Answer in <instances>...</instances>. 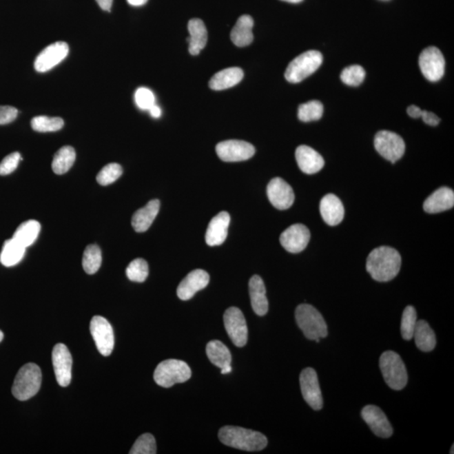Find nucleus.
<instances>
[{"label": "nucleus", "mask_w": 454, "mask_h": 454, "mask_svg": "<svg viewBox=\"0 0 454 454\" xmlns=\"http://www.w3.org/2000/svg\"><path fill=\"white\" fill-rule=\"evenodd\" d=\"M40 231L41 224L37 220H29L19 226L12 238L26 249L36 242Z\"/></svg>", "instance_id": "c756f323"}, {"label": "nucleus", "mask_w": 454, "mask_h": 454, "mask_svg": "<svg viewBox=\"0 0 454 454\" xmlns=\"http://www.w3.org/2000/svg\"><path fill=\"white\" fill-rule=\"evenodd\" d=\"M254 19L250 15H242L231 30V39L236 47L244 48L250 45L254 41Z\"/></svg>", "instance_id": "a878e982"}, {"label": "nucleus", "mask_w": 454, "mask_h": 454, "mask_svg": "<svg viewBox=\"0 0 454 454\" xmlns=\"http://www.w3.org/2000/svg\"><path fill=\"white\" fill-rule=\"evenodd\" d=\"M135 101L137 107L143 110H149L155 105V95L147 87H139L135 93Z\"/></svg>", "instance_id": "79ce46f5"}, {"label": "nucleus", "mask_w": 454, "mask_h": 454, "mask_svg": "<svg viewBox=\"0 0 454 454\" xmlns=\"http://www.w3.org/2000/svg\"><path fill=\"white\" fill-rule=\"evenodd\" d=\"M52 364L57 383L60 386L67 387L72 380V358L66 345L57 343L53 348Z\"/></svg>", "instance_id": "4468645a"}, {"label": "nucleus", "mask_w": 454, "mask_h": 454, "mask_svg": "<svg viewBox=\"0 0 454 454\" xmlns=\"http://www.w3.org/2000/svg\"><path fill=\"white\" fill-rule=\"evenodd\" d=\"M123 170L120 164L110 163L105 166L98 174L96 179L99 184L103 186L109 185L116 182L121 176Z\"/></svg>", "instance_id": "ea45409f"}, {"label": "nucleus", "mask_w": 454, "mask_h": 454, "mask_svg": "<svg viewBox=\"0 0 454 454\" xmlns=\"http://www.w3.org/2000/svg\"><path fill=\"white\" fill-rule=\"evenodd\" d=\"M218 436L223 444L243 451H261L268 445V440L262 433L239 426H223Z\"/></svg>", "instance_id": "f03ea898"}, {"label": "nucleus", "mask_w": 454, "mask_h": 454, "mask_svg": "<svg viewBox=\"0 0 454 454\" xmlns=\"http://www.w3.org/2000/svg\"><path fill=\"white\" fill-rule=\"evenodd\" d=\"M76 152L74 147L65 146L56 152L52 164V170L56 174H66L75 162Z\"/></svg>", "instance_id": "473e14b6"}, {"label": "nucleus", "mask_w": 454, "mask_h": 454, "mask_svg": "<svg viewBox=\"0 0 454 454\" xmlns=\"http://www.w3.org/2000/svg\"><path fill=\"white\" fill-rule=\"evenodd\" d=\"M417 322V311L411 305L404 309L402 314V326H400V331L403 339L406 341L411 340L413 338V334L415 325Z\"/></svg>", "instance_id": "e433bc0d"}, {"label": "nucleus", "mask_w": 454, "mask_h": 454, "mask_svg": "<svg viewBox=\"0 0 454 454\" xmlns=\"http://www.w3.org/2000/svg\"><path fill=\"white\" fill-rule=\"evenodd\" d=\"M362 417L367 423L376 436L389 438L392 436L393 429L391 422L380 407L369 404L361 412Z\"/></svg>", "instance_id": "a211bd4d"}, {"label": "nucleus", "mask_w": 454, "mask_h": 454, "mask_svg": "<svg viewBox=\"0 0 454 454\" xmlns=\"http://www.w3.org/2000/svg\"><path fill=\"white\" fill-rule=\"evenodd\" d=\"M25 247L15 241L14 238L7 240L3 243L0 262L6 267H13L18 265L24 258Z\"/></svg>", "instance_id": "2f4dec72"}, {"label": "nucleus", "mask_w": 454, "mask_h": 454, "mask_svg": "<svg viewBox=\"0 0 454 454\" xmlns=\"http://www.w3.org/2000/svg\"><path fill=\"white\" fill-rule=\"evenodd\" d=\"M209 274L205 270L192 271L179 284L177 289L178 298L182 300H189L193 298L198 291L205 289L209 285Z\"/></svg>", "instance_id": "6ab92c4d"}, {"label": "nucleus", "mask_w": 454, "mask_h": 454, "mask_svg": "<svg viewBox=\"0 0 454 454\" xmlns=\"http://www.w3.org/2000/svg\"><path fill=\"white\" fill-rule=\"evenodd\" d=\"M454 205L453 190L448 187H442L427 198L423 204V209L426 213L437 214L448 211Z\"/></svg>", "instance_id": "5701e85b"}, {"label": "nucleus", "mask_w": 454, "mask_h": 454, "mask_svg": "<svg viewBox=\"0 0 454 454\" xmlns=\"http://www.w3.org/2000/svg\"><path fill=\"white\" fill-rule=\"evenodd\" d=\"M64 125V121L60 117H48L44 116L34 117L32 127L38 132H54L59 131Z\"/></svg>", "instance_id": "f704fd0d"}, {"label": "nucleus", "mask_w": 454, "mask_h": 454, "mask_svg": "<svg viewBox=\"0 0 454 454\" xmlns=\"http://www.w3.org/2000/svg\"><path fill=\"white\" fill-rule=\"evenodd\" d=\"M380 368L385 382L394 391L406 387L408 375L406 365L398 353L386 351L380 358Z\"/></svg>", "instance_id": "39448f33"}, {"label": "nucleus", "mask_w": 454, "mask_h": 454, "mask_svg": "<svg viewBox=\"0 0 454 454\" xmlns=\"http://www.w3.org/2000/svg\"><path fill=\"white\" fill-rule=\"evenodd\" d=\"M160 209L158 200L148 202L143 208L136 211L132 216V225L136 232H144L148 230L154 223Z\"/></svg>", "instance_id": "bb28decb"}, {"label": "nucleus", "mask_w": 454, "mask_h": 454, "mask_svg": "<svg viewBox=\"0 0 454 454\" xmlns=\"http://www.w3.org/2000/svg\"><path fill=\"white\" fill-rule=\"evenodd\" d=\"M68 52H70L68 45L63 41H57L48 45L37 56L34 66L39 72L51 70L66 59Z\"/></svg>", "instance_id": "dca6fc26"}, {"label": "nucleus", "mask_w": 454, "mask_h": 454, "mask_svg": "<svg viewBox=\"0 0 454 454\" xmlns=\"http://www.w3.org/2000/svg\"><path fill=\"white\" fill-rule=\"evenodd\" d=\"M43 375L39 366L29 362L19 370L12 386V394L21 402L36 395L40 391Z\"/></svg>", "instance_id": "20e7f679"}, {"label": "nucleus", "mask_w": 454, "mask_h": 454, "mask_svg": "<svg viewBox=\"0 0 454 454\" xmlns=\"http://www.w3.org/2000/svg\"><path fill=\"white\" fill-rule=\"evenodd\" d=\"M21 156L19 152H15L6 156L0 163V175L5 176V175L10 174L17 169L19 163L21 160Z\"/></svg>", "instance_id": "37998d69"}, {"label": "nucleus", "mask_w": 454, "mask_h": 454, "mask_svg": "<svg viewBox=\"0 0 454 454\" xmlns=\"http://www.w3.org/2000/svg\"><path fill=\"white\" fill-rule=\"evenodd\" d=\"M453 447H454V445L452 446V450H451V451H450V453L453 454V453H454L453 452Z\"/></svg>", "instance_id": "5fc2aeb1"}, {"label": "nucleus", "mask_w": 454, "mask_h": 454, "mask_svg": "<svg viewBox=\"0 0 454 454\" xmlns=\"http://www.w3.org/2000/svg\"><path fill=\"white\" fill-rule=\"evenodd\" d=\"M102 263V254L100 247L90 245L83 251V268L87 274H94L100 269Z\"/></svg>", "instance_id": "72a5a7b5"}, {"label": "nucleus", "mask_w": 454, "mask_h": 454, "mask_svg": "<svg viewBox=\"0 0 454 454\" xmlns=\"http://www.w3.org/2000/svg\"><path fill=\"white\" fill-rule=\"evenodd\" d=\"M320 211L324 221L331 227L340 224L344 218V207L341 200L333 194H328L322 198Z\"/></svg>", "instance_id": "4be33fe9"}, {"label": "nucleus", "mask_w": 454, "mask_h": 454, "mask_svg": "<svg viewBox=\"0 0 454 454\" xmlns=\"http://www.w3.org/2000/svg\"><path fill=\"white\" fill-rule=\"evenodd\" d=\"M96 2L103 10L110 11L112 7L113 0H96Z\"/></svg>", "instance_id": "de8ad7c7"}, {"label": "nucleus", "mask_w": 454, "mask_h": 454, "mask_svg": "<svg viewBox=\"0 0 454 454\" xmlns=\"http://www.w3.org/2000/svg\"><path fill=\"white\" fill-rule=\"evenodd\" d=\"M413 338L415 345L422 352H431L436 347V335L426 320H418L415 327Z\"/></svg>", "instance_id": "c85d7f7f"}, {"label": "nucleus", "mask_w": 454, "mask_h": 454, "mask_svg": "<svg viewBox=\"0 0 454 454\" xmlns=\"http://www.w3.org/2000/svg\"><path fill=\"white\" fill-rule=\"evenodd\" d=\"M188 29L189 37L187 41L189 44V52L192 56L199 55L207 44V29H206L203 21L200 20V19L190 20Z\"/></svg>", "instance_id": "393cba45"}, {"label": "nucleus", "mask_w": 454, "mask_h": 454, "mask_svg": "<svg viewBox=\"0 0 454 454\" xmlns=\"http://www.w3.org/2000/svg\"><path fill=\"white\" fill-rule=\"evenodd\" d=\"M216 151L219 158L227 163L246 161L255 154L253 145L239 140L221 142L217 144Z\"/></svg>", "instance_id": "f8f14e48"}, {"label": "nucleus", "mask_w": 454, "mask_h": 454, "mask_svg": "<svg viewBox=\"0 0 454 454\" xmlns=\"http://www.w3.org/2000/svg\"><path fill=\"white\" fill-rule=\"evenodd\" d=\"M310 239V230L303 224H295L286 229L280 240L286 251L291 254H299L305 249Z\"/></svg>", "instance_id": "2eb2a0df"}, {"label": "nucleus", "mask_w": 454, "mask_h": 454, "mask_svg": "<svg viewBox=\"0 0 454 454\" xmlns=\"http://www.w3.org/2000/svg\"><path fill=\"white\" fill-rule=\"evenodd\" d=\"M324 107L322 102L311 101L299 106L298 118L303 122L318 121L322 117Z\"/></svg>", "instance_id": "c9c22d12"}, {"label": "nucleus", "mask_w": 454, "mask_h": 454, "mask_svg": "<svg viewBox=\"0 0 454 454\" xmlns=\"http://www.w3.org/2000/svg\"><path fill=\"white\" fill-rule=\"evenodd\" d=\"M300 384L303 398L309 406L315 411L322 409L323 398L316 370L311 368L302 370L300 375Z\"/></svg>", "instance_id": "ddd939ff"}, {"label": "nucleus", "mask_w": 454, "mask_h": 454, "mask_svg": "<svg viewBox=\"0 0 454 454\" xmlns=\"http://www.w3.org/2000/svg\"><path fill=\"white\" fill-rule=\"evenodd\" d=\"M131 454H155L156 453V440L150 433L143 434L137 438L134 445L130 451Z\"/></svg>", "instance_id": "a19ab883"}, {"label": "nucleus", "mask_w": 454, "mask_h": 454, "mask_svg": "<svg viewBox=\"0 0 454 454\" xmlns=\"http://www.w3.org/2000/svg\"><path fill=\"white\" fill-rule=\"evenodd\" d=\"M419 67L427 80L431 82L440 81L445 72L444 56L437 48H427L420 55Z\"/></svg>", "instance_id": "1a4fd4ad"}, {"label": "nucleus", "mask_w": 454, "mask_h": 454, "mask_svg": "<svg viewBox=\"0 0 454 454\" xmlns=\"http://www.w3.org/2000/svg\"><path fill=\"white\" fill-rule=\"evenodd\" d=\"M231 217L226 211L220 212L209 223L205 241L209 246L221 245L226 241Z\"/></svg>", "instance_id": "aec40b11"}, {"label": "nucleus", "mask_w": 454, "mask_h": 454, "mask_svg": "<svg viewBox=\"0 0 454 454\" xmlns=\"http://www.w3.org/2000/svg\"><path fill=\"white\" fill-rule=\"evenodd\" d=\"M297 325L305 336V338L320 342V338L327 337L328 329L325 320L320 313L311 305H298L296 310Z\"/></svg>", "instance_id": "7ed1b4c3"}, {"label": "nucleus", "mask_w": 454, "mask_h": 454, "mask_svg": "<svg viewBox=\"0 0 454 454\" xmlns=\"http://www.w3.org/2000/svg\"><path fill=\"white\" fill-rule=\"evenodd\" d=\"M402 267V257L391 247H380L369 254L366 269L373 280L388 282L398 276Z\"/></svg>", "instance_id": "f257e3e1"}, {"label": "nucleus", "mask_w": 454, "mask_h": 454, "mask_svg": "<svg viewBox=\"0 0 454 454\" xmlns=\"http://www.w3.org/2000/svg\"><path fill=\"white\" fill-rule=\"evenodd\" d=\"M422 121L425 122L426 125H432V127H437L438 124L440 123V118L435 114L433 112H427V110H423L422 116Z\"/></svg>", "instance_id": "a18cd8bd"}, {"label": "nucleus", "mask_w": 454, "mask_h": 454, "mask_svg": "<svg viewBox=\"0 0 454 454\" xmlns=\"http://www.w3.org/2000/svg\"><path fill=\"white\" fill-rule=\"evenodd\" d=\"M423 110L417 105H410L407 108V114L413 119L421 118Z\"/></svg>", "instance_id": "49530a36"}, {"label": "nucleus", "mask_w": 454, "mask_h": 454, "mask_svg": "<svg viewBox=\"0 0 454 454\" xmlns=\"http://www.w3.org/2000/svg\"><path fill=\"white\" fill-rule=\"evenodd\" d=\"M249 293L254 311L263 316L269 311V301L266 296L265 285L261 277L254 276L250 278Z\"/></svg>", "instance_id": "b1692460"}, {"label": "nucleus", "mask_w": 454, "mask_h": 454, "mask_svg": "<svg viewBox=\"0 0 454 454\" xmlns=\"http://www.w3.org/2000/svg\"><path fill=\"white\" fill-rule=\"evenodd\" d=\"M322 53L316 50L307 51L289 64L285 71V79L291 83H298L318 70L322 64Z\"/></svg>", "instance_id": "423d86ee"}, {"label": "nucleus", "mask_w": 454, "mask_h": 454, "mask_svg": "<svg viewBox=\"0 0 454 454\" xmlns=\"http://www.w3.org/2000/svg\"><path fill=\"white\" fill-rule=\"evenodd\" d=\"M224 325L229 338L236 347L242 348L247 344V330L245 316L240 309L231 307L224 314Z\"/></svg>", "instance_id": "9d476101"}, {"label": "nucleus", "mask_w": 454, "mask_h": 454, "mask_svg": "<svg viewBox=\"0 0 454 454\" xmlns=\"http://www.w3.org/2000/svg\"><path fill=\"white\" fill-rule=\"evenodd\" d=\"M18 116V110L13 106L0 105V125L13 122Z\"/></svg>", "instance_id": "c03bdc74"}, {"label": "nucleus", "mask_w": 454, "mask_h": 454, "mask_svg": "<svg viewBox=\"0 0 454 454\" xmlns=\"http://www.w3.org/2000/svg\"><path fill=\"white\" fill-rule=\"evenodd\" d=\"M148 112H149L151 116L154 118H156V119H158V118L161 117L162 116L161 108H160V107L156 104L154 106H152L151 109L148 110Z\"/></svg>", "instance_id": "09e8293b"}, {"label": "nucleus", "mask_w": 454, "mask_h": 454, "mask_svg": "<svg viewBox=\"0 0 454 454\" xmlns=\"http://www.w3.org/2000/svg\"><path fill=\"white\" fill-rule=\"evenodd\" d=\"M243 71L239 68H229L221 70L213 76L209 86L213 90L220 91L230 89L242 81Z\"/></svg>", "instance_id": "cd10ccee"}, {"label": "nucleus", "mask_w": 454, "mask_h": 454, "mask_svg": "<svg viewBox=\"0 0 454 454\" xmlns=\"http://www.w3.org/2000/svg\"><path fill=\"white\" fill-rule=\"evenodd\" d=\"M90 333L95 345L103 356H110L114 346V331L112 325L105 318L95 316L90 322Z\"/></svg>", "instance_id": "9b49d317"}, {"label": "nucleus", "mask_w": 454, "mask_h": 454, "mask_svg": "<svg viewBox=\"0 0 454 454\" xmlns=\"http://www.w3.org/2000/svg\"><path fill=\"white\" fill-rule=\"evenodd\" d=\"M147 1L148 0H127L129 5L136 7L143 6L145 3H147Z\"/></svg>", "instance_id": "8fccbe9b"}, {"label": "nucleus", "mask_w": 454, "mask_h": 454, "mask_svg": "<svg viewBox=\"0 0 454 454\" xmlns=\"http://www.w3.org/2000/svg\"><path fill=\"white\" fill-rule=\"evenodd\" d=\"M366 72L364 68L360 65H352L344 68L341 74V79L343 83L349 86L360 85L365 79Z\"/></svg>", "instance_id": "58836bf2"}, {"label": "nucleus", "mask_w": 454, "mask_h": 454, "mask_svg": "<svg viewBox=\"0 0 454 454\" xmlns=\"http://www.w3.org/2000/svg\"><path fill=\"white\" fill-rule=\"evenodd\" d=\"M3 339V333H2V331H0V342H1Z\"/></svg>", "instance_id": "864d4df0"}, {"label": "nucleus", "mask_w": 454, "mask_h": 454, "mask_svg": "<svg viewBox=\"0 0 454 454\" xmlns=\"http://www.w3.org/2000/svg\"><path fill=\"white\" fill-rule=\"evenodd\" d=\"M125 273L130 280L143 283L147 280L149 269H148L147 262L144 259L136 258L130 263Z\"/></svg>", "instance_id": "4c0bfd02"}, {"label": "nucleus", "mask_w": 454, "mask_h": 454, "mask_svg": "<svg viewBox=\"0 0 454 454\" xmlns=\"http://www.w3.org/2000/svg\"><path fill=\"white\" fill-rule=\"evenodd\" d=\"M375 149L384 158L395 163L402 158L406 144L402 136L390 131H380L375 138Z\"/></svg>", "instance_id": "6e6552de"}, {"label": "nucleus", "mask_w": 454, "mask_h": 454, "mask_svg": "<svg viewBox=\"0 0 454 454\" xmlns=\"http://www.w3.org/2000/svg\"><path fill=\"white\" fill-rule=\"evenodd\" d=\"M283 1L292 3H298L302 2L303 0H283Z\"/></svg>", "instance_id": "603ef678"}, {"label": "nucleus", "mask_w": 454, "mask_h": 454, "mask_svg": "<svg viewBox=\"0 0 454 454\" xmlns=\"http://www.w3.org/2000/svg\"><path fill=\"white\" fill-rule=\"evenodd\" d=\"M296 158L300 169L307 174L318 173L325 165L322 156L305 145L297 147Z\"/></svg>", "instance_id": "412c9836"}, {"label": "nucleus", "mask_w": 454, "mask_h": 454, "mask_svg": "<svg viewBox=\"0 0 454 454\" xmlns=\"http://www.w3.org/2000/svg\"><path fill=\"white\" fill-rule=\"evenodd\" d=\"M220 369H221V373H223V375H227V373H230L231 372L232 368H231V365H227L226 366V367H224Z\"/></svg>", "instance_id": "3c124183"}, {"label": "nucleus", "mask_w": 454, "mask_h": 454, "mask_svg": "<svg viewBox=\"0 0 454 454\" xmlns=\"http://www.w3.org/2000/svg\"><path fill=\"white\" fill-rule=\"evenodd\" d=\"M154 377L159 386L170 388L175 384L189 380L192 377V369L184 361L167 360L160 362L155 369Z\"/></svg>", "instance_id": "0eeeda50"}, {"label": "nucleus", "mask_w": 454, "mask_h": 454, "mask_svg": "<svg viewBox=\"0 0 454 454\" xmlns=\"http://www.w3.org/2000/svg\"><path fill=\"white\" fill-rule=\"evenodd\" d=\"M206 354L209 361L216 367L223 369L231 365V354L227 347L220 341L209 342L206 346Z\"/></svg>", "instance_id": "7c9ffc66"}, {"label": "nucleus", "mask_w": 454, "mask_h": 454, "mask_svg": "<svg viewBox=\"0 0 454 454\" xmlns=\"http://www.w3.org/2000/svg\"><path fill=\"white\" fill-rule=\"evenodd\" d=\"M267 194L270 203L281 211L291 208L295 201V193L291 186L281 178H274L269 182Z\"/></svg>", "instance_id": "f3484780"}]
</instances>
